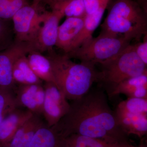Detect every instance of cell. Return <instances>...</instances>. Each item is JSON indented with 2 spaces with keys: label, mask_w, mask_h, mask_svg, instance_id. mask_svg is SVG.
I'll return each mask as SVG.
<instances>
[{
  "label": "cell",
  "mask_w": 147,
  "mask_h": 147,
  "mask_svg": "<svg viewBox=\"0 0 147 147\" xmlns=\"http://www.w3.org/2000/svg\"><path fill=\"white\" fill-rule=\"evenodd\" d=\"M141 7L147 13V0H135Z\"/></svg>",
  "instance_id": "83f0119b"
},
{
  "label": "cell",
  "mask_w": 147,
  "mask_h": 147,
  "mask_svg": "<svg viewBox=\"0 0 147 147\" xmlns=\"http://www.w3.org/2000/svg\"><path fill=\"white\" fill-rule=\"evenodd\" d=\"M134 147H147L146 139L143 137L141 139L139 145L138 146H135Z\"/></svg>",
  "instance_id": "f1b7e54d"
},
{
  "label": "cell",
  "mask_w": 147,
  "mask_h": 147,
  "mask_svg": "<svg viewBox=\"0 0 147 147\" xmlns=\"http://www.w3.org/2000/svg\"><path fill=\"white\" fill-rule=\"evenodd\" d=\"M27 57L32 70L40 79L56 85L51 62L47 57L39 52L32 51L27 55Z\"/></svg>",
  "instance_id": "2e32d148"
},
{
  "label": "cell",
  "mask_w": 147,
  "mask_h": 147,
  "mask_svg": "<svg viewBox=\"0 0 147 147\" xmlns=\"http://www.w3.org/2000/svg\"><path fill=\"white\" fill-rule=\"evenodd\" d=\"M97 83L109 97L121 82L141 75L147 71V66L137 56L133 45H129L117 56L102 64Z\"/></svg>",
  "instance_id": "277c9868"
},
{
  "label": "cell",
  "mask_w": 147,
  "mask_h": 147,
  "mask_svg": "<svg viewBox=\"0 0 147 147\" xmlns=\"http://www.w3.org/2000/svg\"><path fill=\"white\" fill-rule=\"evenodd\" d=\"M17 108L15 95L11 90L0 88V123Z\"/></svg>",
  "instance_id": "7402d4cb"
},
{
  "label": "cell",
  "mask_w": 147,
  "mask_h": 147,
  "mask_svg": "<svg viewBox=\"0 0 147 147\" xmlns=\"http://www.w3.org/2000/svg\"><path fill=\"white\" fill-rule=\"evenodd\" d=\"M7 21L0 18V52L12 43L11 42L12 32Z\"/></svg>",
  "instance_id": "cb8c5ba5"
},
{
  "label": "cell",
  "mask_w": 147,
  "mask_h": 147,
  "mask_svg": "<svg viewBox=\"0 0 147 147\" xmlns=\"http://www.w3.org/2000/svg\"><path fill=\"white\" fill-rule=\"evenodd\" d=\"M60 138L53 127L43 123L36 131L29 147H57Z\"/></svg>",
  "instance_id": "d6986e66"
},
{
  "label": "cell",
  "mask_w": 147,
  "mask_h": 147,
  "mask_svg": "<svg viewBox=\"0 0 147 147\" xmlns=\"http://www.w3.org/2000/svg\"><path fill=\"white\" fill-rule=\"evenodd\" d=\"M131 40L122 36L100 32L96 37H92L80 47L66 55L81 62L95 65L110 60L117 56Z\"/></svg>",
  "instance_id": "5b68a950"
},
{
  "label": "cell",
  "mask_w": 147,
  "mask_h": 147,
  "mask_svg": "<svg viewBox=\"0 0 147 147\" xmlns=\"http://www.w3.org/2000/svg\"><path fill=\"white\" fill-rule=\"evenodd\" d=\"M12 76L14 82L20 85L42 83V81L36 75L29 65L27 55L20 57L14 63Z\"/></svg>",
  "instance_id": "ac0fdd59"
},
{
  "label": "cell",
  "mask_w": 147,
  "mask_h": 147,
  "mask_svg": "<svg viewBox=\"0 0 147 147\" xmlns=\"http://www.w3.org/2000/svg\"><path fill=\"white\" fill-rule=\"evenodd\" d=\"M15 96L18 107L26 108L38 116L42 115L45 91L41 84H20Z\"/></svg>",
  "instance_id": "30bf717a"
},
{
  "label": "cell",
  "mask_w": 147,
  "mask_h": 147,
  "mask_svg": "<svg viewBox=\"0 0 147 147\" xmlns=\"http://www.w3.org/2000/svg\"><path fill=\"white\" fill-rule=\"evenodd\" d=\"M114 112L120 126L129 136L134 134L141 139L146 135L147 115Z\"/></svg>",
  "instance_id": "5bb4252c"
},
{
  "label": "cell",
  "mask_w": 147,
  "mask_h": 147,
  "mask_svg": "<svg viewBox=\"0 0 147 147\" xmlns=\"http://www.w3.org/2000/svg\"><path fill=\"white\" fill-rule=\"evenodd\" d=\"M43 123L40 118L39 116L34 114L31 125L28 129L23 139L17 147H29L36 131Z\"/></svg>",
  "instance_id": "603a6c76"
},
{
  "label": "cell",
  "mask_w": 147,
  "mask_h": 147,
  "mask_svg": "<svg viewBox=\"0 0 147 147\" xmlns=\"http://www.w3.org/2000/svg\"><path fill=\"white\" fill-rule=\"evenodd\" d=\"M43 87L45 98L42 115L47 122V125L53 127L68 113L70 103L56 84L45 82Z\"/></svg>",
  "instance_id": "52a82bcc"
},
{
  "label": "cell",
  "mask_w": 147,
  "mask_h": 147,
  "mask_svg": "<svg viewBox=\"0 0 147 147\" xmlns=\"http://www.w3.org/2000/svg\"><path fill=\"white\" fill-rule=\"evenodd\" d=\"M67 18H84L86 15L84 0H64L48 4Z\"/></svg>",
  "instance_id": "ffe728a7"
},
{
  "label": "cell",
  "mask_w": 147,
  "mask_h": 147,
  "mask_svg": "<svg viewBox=\"0 0 147 147\" xmlns=\"http://www.w3.org/2000/svg\"><path fill=\"white\" fill-rule=\"evenodd\" d=\"M131 143L113 144L101 139L72 134L60 139L57 147H134Z\"/></svg>",
  "instance_id": "9a60e30c"
},
{
  "label": "cell",
  "mask_w": 147,
  "mask_h": 147,
  "mask_svg": "<svg viewBox=\"0 0 147 147\" xmlns=\"http://www.w3.org/2000/svg\"><path fill=\"white\" fill-rule=\"evenodd\" d=\"M110 0H84L86 14H92Z\"/></svg>",
  "instance_id": "484cf974"
},
{
  "label": "cell",
  "mask_w": 147,
  "mask_h": 147,
  "mask_svg": "<svg viewBox=\"0 0 147 147\" xmlns=\"http://www.w3.org/2000/svg\"><path fill=\"white\" fill-rule=\"evenodd\" d=\"M143 40L133 45L134 50L141 60L147 66V34L144 35Z\"/></svg>",
  "instance_id": "d4e9b609"
},
{
  "label": "cell",
  "mask_w": 147,
  "mask_h": 147,
  "mask_svg": "<svg viewBox=\"0 0 147 147\" xmlns=\"http://www.w3.org/2000/svg\"><path fill=\"white\" fill-rule=\"evenodd\" d=\"M43 1H45V0H33L32 5L36 6L39 5H40V3L42 2Z\"/></svg>",
  "instance_id": "f546056e"
},
{
  "label": "cell",
  "mask_w": 147,
  "mask_h": 147,
  "mask_svg": "<svg viewBox=\"0 0 147 147\" xmlns=\"http://www.w3.org/2000/svg\"><path fill=\"white\" fill-rule=\"evenodd\" d=\"M32 51V47L30 43L14 41L0 52V88L12 90L15 83L12 76L14 63Z\"/></svg>",
  "instance_id": "ba28073f"
},
{
  "label": "cell",
  "mask_w": 147,
  "mask_h": 147,
  "mask_svg": "<svg viewBox=\"0 0 147 147\" xmlns=\"http://www.w3.org/2000/svg\"><path fill=\"white\" fill-rule=\"evenodd\" d=\"M12 0H0V18L9 21L8 12Z\"/></svg>",
  "instance_id": "4316f807"
},
{
  "label": "cell",
  "mask_w": 147,
  "mask_h": 147,
  "mask_svg": "<svg viewBox=\"0 0 147 147\" xmlns=\"http://www.w3.org/2000/svg\"><path fill=\"white\" fill-rule=\"evenodd\" d=\"M109 3L103 5L94 13L86 14L84 18V26L75 42L73 50L92 37L93 34L100 24Z\"/></svg>",
  "instance_id": "e0dca14e"
},
{
  "label": "cell",
  "mask_w": 147,
  "mask_h": 147,
  "mask_svg": "<svg viewBox=\"0 0 147 147\" xmlns=\"http://www.w3.org/2000/svg\"><path fill=\"white\" fill-rule=\"evenodd\" d=\"M120 94L128 98H147V71L138 76L121 82L116 87L109 98Z\"/></svg>",
  "instance_id": "4fadbf2b"
},
{
  "label": "cell",
  "mask_w": 147,
  "mask_h": 147,
  "mask_svg": "<svg viewBox=\"0 0 147 147\" xmlns=\"http://www.w3.org/2000/svg\"><path fill=\"white\" fill-rule=\"evenodd\" d=\"M64 17L58 11H46L45 18L36 39L30 44L33 51L48 53L54 51L57 39L59 24Z\"/></svg>",
  "instance_id": "9c48e42d"
},
{
  "label": "cell",
  "mask_w": 147,
  "mask_h": 147,
  "mask_svg": "<svg viewBox=\"0 0 147 147\" xmlns=\"http://www.w3.org/2000/svg\"><path fill=\"white\" fill-rule=\"evenodd\" d=\"M33 115L29 110L17 108L7 116L0 123V147L6 145L18 129Z\"/></svg>",
  "instance_id": "7c38bea8"
},
{
  "label": "cell",
  "mask_w": 147,
  "mask_h": 147,
  "mask_svg": "<svg viewBox=\"0 0 147 147\" xmlns=\"http://www.w3.org/2000/svg\"><path fill=\"white\" fill-rule=\"evenodd\" d=\"M101 87L91 88L71 101L68 113L53 126L61 138L72 134L101 139L113 144H128L129 136L118 122Z\"/></svg>",
  "instance_id": "6da1fadb"
},
{
  "label": "cell",
  "mask_w": 147,
  "mask_h": 147,
  "mask_svg": "<svg viewBox=\"0 0 147 147\" xmlns=\"http://www.w3.org/2000/svg\"><path fill=\"white\" fill-rule=\"evenodd\" d=\"M84 18H67L59 26L55 46L65 55L73 51L75 42L84 26Z\"/></svg>",
  "instance_id": "8fae6325"
},
{
  "label": "cell",
  "mask_w": 147,
  "mask_h": 147,
  "mask_svg": "<svg viewBox=\"0 0 147 147\" xmlns=\"http://www.w3.org/2000/svg\"><path fill=\"white\" fill-rule=\"evenodd\" d=\"M100 32L140 41L147 34V12L135 0H113Z\"/></svg>",
  "instance_id": "3957f363"
},
{
  "label": "cell",
  "mask_w": 147,
  "mask_h": 147,
  "mask_svg": "<svg viewBox=\"0 0 147 147\" xmlns=\"http://www.w3.org/2000/svg\"><path fill=\"white\" fill-rule=\"evenodd\" d=\"M47 3L49 4L50 3L56 2L60 1H64V0H45Z\"/></svg>",
  "instance_id": "4dcf8cb0"
},
{
  "label": "cell",
  "mask_w": 147,
  "mask_h": 147,
  "mask_svg": "<svg viewBox=\"0 0 147 147\" xmlns=\"http://www.w3.org/2000/svg\"><path fill=\"white\" fill-rule=\"evenodd\" d=\"M45 12L40 5L28 4L18 10L11 18L15 41L32 43L42 26Z\"/></svg>",
  "instance_id": "8992f818"
},
{
  "label": "cell",
  "mask_w": 147,
  "mask_h": 147,
  "mask_svg": "<svg viewBox=\"0 0 147 147\" xmlns=\"http://www.w3.org/2000/svg\"><path fill=\"white\" fill-rule=\"evenodd\" d=\"M47 57L56 85L67 100L81 98L98 81V71L95 65L83 62L76 63L66 55H58L54 51L49 53Z\"/></svg>",
  "instance_id": "7a4b0ae2"
},
{
  "label": "cell",
  "mask_w": 147,
  "mask_h": 147,
  "mask_svg": "<svg viewBox=\"0 0 147 147\" xmlns=\"http://www.w3.org/2000/svg\"><path fill=\"white\" fill-rule=\"evenodd\" d=\"M115 110L124 113L147 115V98H128L119 102Z\"/></svg>",
  "instance_id": "44dd1931"
}]
</instances>
